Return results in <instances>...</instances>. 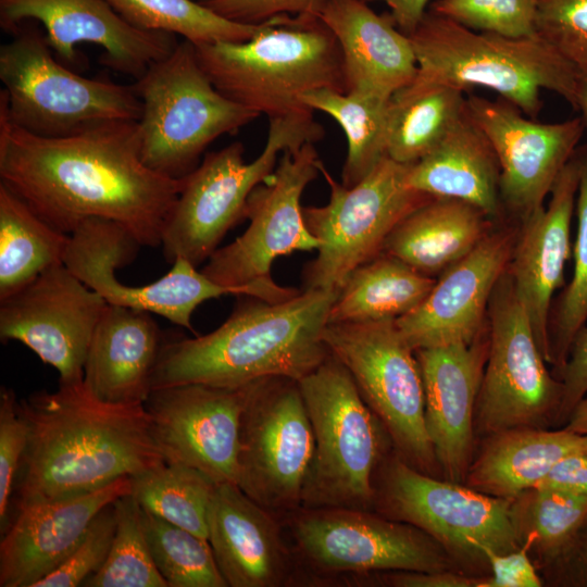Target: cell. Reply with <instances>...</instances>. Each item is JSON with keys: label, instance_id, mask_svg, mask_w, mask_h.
Returning <instances> with one entry per match:
<instances>
[{"label": "cell", "instance_id": "6da1fadb", "mask_svg": "<svg viewBox=\"0 0 587 587\" xmlns=\"http://www.w3.org/2000/svg\"><path fill=\"white\" fill-rule=\"evenodd\" d=\"M0 177L62 233L71 235L88 218H104L147 247L161 245L183 186V178L166 177L143 163L137 122L40 137L14 125L1 109Z\"/></svg>", "mask_w": 587, "mask_h": 587}, {"label": "cell", "instance_id": "7a4b0ae2", "mask_svg": "<svg viewBox=\"0 0 587 587\" xmlns=\"http://www.w3.org/2000/svg\"><path fill=\"white\" fill-rule=\"evenodd\" d=\"M28 442L18 471L16 507L88 494L165 462L145 404L93 397L83 380L59 382L18 401Z\"/></svg>", "mask_w": 587, "mask_h": 587}, {"label": "cell", "instance_id": "3957f363", "mask_svg": "<svg viewBox=\"0 0 587 587\" xmlns=\"http://www.w3.org/2000/svg\"><path fill=\"white\" fill-rule=\"evenodd\" d=\"M339 290L300 289L278 302L246 295L213 332L164 340L151 391L185 384L237 388L271 376L300 380L329 355L322 335Z\"/></svg>", "mask_w": 587, "mask_h": 587}, {"label": "cell", "instance_id": "277c9868", "mask_svg": "<svg viewBox=\"0 0 587 587\" xmlns=\"http://www.w3.org/2000/svg\"><path fill=\"white\" fill-rule=\"evenodd\" d=\"M195 49L221 93L268 118L310 110L301 101L308 91L346 92L337 39L313 15H280L265 22L249 40Z\"/></svg>", "mask_w": 587, "mask_h": 587}, {"label": "cell", "instance_id": "5b68a950", "mask_svg": "<svg viewBox=\"0 0 587 587\" xmlns=\"http://www.w3.org/2000/svg\"><path fill=\"white\" fill-rule=\"evenodd\" d=\"M408 36L417 61L416 79L464 91L488 88L532 118L541 110L542 90L575 108L580 73L537 34L476 32L427 11Z\"/></svg>", "mask_w": 587, "mask_h": 587}, {"label": "cell", "instance_id": "8992f818", "mask_svg": "<svg viewBox=\"0 0 587 587\" xmlns=\"http://www.w3.org/2000/svg\"><path fill=\"white\" fill-rule=\"evenodd\" d=\"M268 120L267 139L253 161H245L243 145L235 141L207 153L183 178L161 238L167 262L184 258L198 267L209 260L227 232L246 218L250 193L273 173L279 153L325 135L312 110Z\"/></svg>", "mask_w": 587, "mask_h": 587}, {"label": "cell", "instance_id": "52a82bcc", "mask_svg": "<svg viewBox=\"0 0 587 587\" xmlns=\"http://www.w3.org/2000/svg\"><path fill=\"white\" fill-rule=\"evenodd\" d=\"M298 383L314 435L301 507L373 511L374 476L387 455L388 433L330 352Z\"/></svg>", "mask_w": 587, "mask_h": 587}, {"label": "cell", "instance_id": "ba28073f", "mask_svg": "<svg viewBox=\"0 0 587 587\" xmlns=\"http://www.w3.org/2000/svg\"><path fill=\"white\" fill-rule=\"evenodd\" d=\"M133 87L141 101L137 121L141 159L173 179L191 173L213 140L236 134L261 115L213 86L188 40L151 64Z\"/></svg>", "mask_w": 587, "mask_h": 587}, {"label": "cell", "instance_id": "9c48e42d", "mask_svg": "<svg viewBox=\"0 0 587 587\" xmlns=\"http://www.w3.org/2000/svg\"><path fill=\"white\" fill-rule=\"evenodd\" d=\"M283 522L298 586H341L349 578L391 571L449 570L447 551L429 535L372 510L300 507Z\"/></svg>", "mask_w": 587, "mask_h": 587}, {"label": "cell", "instance_id": "30bf717a", "mask_svg": "<svg viewBox=\"0 0 587 587\" xmlns=\"http://www.w3.org/2000/svg\"><path fill=\"white\" fill-rule=\"evenodd\" d=\"M0 47V109L17 127L61 137L109 122H137L133 85L84 77L60 62L38 28L21 24Z\"/></svg>", "mask_w": 587, "mask_h": 587}, {"label": "cell", "instance_id": "8fae6325", "mask_svg": "<svg viewBox=\"0 0 587 587\" xmlns=\"http://www.w3.org/2000/svg\"><path fill=\"white\" fill-rule=\"evenodd\" d=\"M410 165L386 155L361 182L346 187L320 161L330 196L323 207H302L305 225L320 248L303 267L301 290L340 289L357 267L383 251L386 238L405 215L432 199L408 185Z\"/></svg>", "mask_w": 587, "mask_h": 587}, {"label": "cell", "instance_id": "7c38bea8", "mask_svg": "<svg viewBox=\"0 0 587 587\" xmlns=\"http://www.w3.org/2000/svg\"><path fill=\"white\" fill-rule=\"evenodd\" d=\"M322 338L382 422L396 454L435 476L439 466L425 426L421 369L396 320L327 323Z\"/></svg>", "mask_w": 587, "mask_h": 587}, {"label": "cell", "instance_id": "4fadbf2b", "mask_svg": "<svg viewBox=\"0 0 587 587\" xmlns=\"http://www.w3.org/2000/svg\"><path fill=\"white\" fill-rule=\"evenodd\" d=\"M510 500L440 480L387 454L374 476L373 511L423 530L446 551L465 558L520 548Z\"/></svg>", "mask_w": 587, "mask_h": 587}, {"label": "cell", "instance_id": "5bb4252c", "mask_svg": "<svg viewBox=\"0 0 587 587\" xmlns=\"http://www.w3.org/2000/svg\"><path fill=\"white\" fill-rule=\"evenodd\" d=\"M313 451L298 380L271 376L251 383L240 415L236 485L283 517L301 507Z\"/></svg>", "mask_w": 587, "mask_h": 587}, {"label": "cell", "instance_id": "9a60e30c", "mask_svg": "<svg viewBox=\"0 0 587 587\" xmlns=\"http://www.w3.org/2000/svg\"><path fill=\"white\" fill-rule=\"evenodd\" d=\"M139 247L141 245L117 223L92 217L70 235L63 263L108 304L158 314L193 334L191 315L209 299L226 295L260 299L271 296V288L263 283L223 286L184 258H176L171 271L151 284L128 286L120 283L115 270L132 263Z\"/></svg>", "mask_w": 587, "mask_h": 587}, {"label": "cell", "instance_id": "2e32d148", "mask_svg": "<svg viewBox=\"0 0 587 587\" xmlns=\"http://www.w3.org/2000/svg\"><path fill=\"white\" fill-rule=\"evenodd\" d=\"M490 336L477 399V425L491 435L555 422L562 384L546 367L511 275L498 280L488 307Z\"/></svg>", "mask_w": 587, "mask_h": 587}, {"label": "cell", "instance_id": "e0dca14e", "mask_svg": "<svg viewBox=\"0 0 587 587\" xmlns=\"http://www.w3.org/2000/svg\"><path fill=\"white\" fill-rule=\"evenodd\" d=\"M320 161L314 142L285 150L273 173L247 200L248 228L233 242L216 249L201 272L227 287L271 282L276 258L317 250L320 241L305 225L300 199L317 177Z\"/></svg>", "mask_w": 587, "mask_h": 587}, {"label": "cell", "instance_id": "ac0fdd59", "mask_svg": "<svg viewBox=\"0 0 587 587\" xmlns=\"http://www.w3.org/2000/svg\"><path fill=\"white\" fill-rule=\"evenodd\" d=\"M107 305L60 263L0 299V338L25 345L59 372V382L83 380L89 345Z\"/></svg>", "mask_w": 587, "mask_h": 587}, {"label": "cell", "instance_id": "d6986e66", "mask_svg": "<svg viewBox=\"0 0 587 587\" xmlns=\"http://www.w3.org/2000/svg\"><path fill=\"white\" fill-rule=\"evenodd\" d=\"M250 384L237 388L185 384L152 390L143 404L165 462L196 469L216 484H236L240 415Z\"/></svg>", "mask_w": 587, "mask_h": 587}, {"label": "cell", "instance_id": "ffe728a7", "mask_svg": "<svg viewBox=\"0 0 587 587\" xmlns=\"http://www.w3.org/2000/svg\"><path fill=\"white\" fill-rule=\"evenodd\" d=\"M471 116L489 139L500 167V200L525 218L544 205L583 136L582 117L541 123L505 100L467 98Z\"/></svg>", "mask_w": 587, "mask_h": 587}, {"label": "cell", "instance_id": "44dd1931", "mask_svg": "<svg viewBox=\"0 0 587 587\" xmlns=\"http://www.w3.org/2000/svg\"><path fill=\"white\" fill-rule=\"evenodd\" d=\"M0 20L12 33L25 22L40 23L65 65L77 63L78 43L99 46L102 64L135 79L178 43L174 34L130 25L105 0H0Z\"/></svg>", "mask_w": 587, "mask_h": 587}, {"label": "cell", "instance_id": "7402d4cb", "mask_svg": "<svg viewBox=\"0 0 587 587\" xmlns=\"http://www.w3.org/2000/svg\"><path fill=\"white\" fill-rule=\"evenodd\" d=\"M208 540L228 587L298 586V566L283 517L235 483L216 484L208 512Z\"/></svg>", "mask_w": 587, "mask_h": 587}, {"label": "cell", "instance_id": "603a6c76", "mask_svg": "<svg viewBox=\"0 0 587 587\" xmlns=\"http://www.w3.org/2000/svg\"><path fill=\"white\" fill-rule=\"evenodd\" d=\"M510 257L508 237L494 234L445 270L425 299L396 320L411 348L416 351L478 338L492 291Z\"/></svg>", "mask_w": 587, "mask_h": 587}, {"label": "cell", "instance_id": "cb8c5ba5", "mask_svg": "<svg viewBox=\"0 0 587 587\" xmlns=\"http://www.w3.org/2000/svg\"><path fill=\"white\" fill-rule=\"evenodd\" d=\"M478 338L415 351L421 369L425 426L441 473L465 483L474 455L475 407L487 359Z\"/></svg>", "mask_w": 587, "mask_h": 587}, {"label": "cell", "instance_id": "d4e9b609", "mask_svg": "<svg viewBox=\"0 0 587 587\" xmlns=\"http://www.w3.org/2000/svg\"><path fill=\"white\" fill-rule=\"evenodd\" d=\"M132 487L125 476L88 494L18 507L0 542V587H35L68 558L98 513Z\"/></svg>", "mask_w": 587, "mask_h": 587}, {"label": "cell", "instance_id": "484cf974", "mask_svg": "<svg viewBox=\"0 0 587 587\" xmlns=\"http://www.w3.org/2000/svg\"><path fill=\"white\" fill-rule=\"evenodd\" d=\"M579 148L557 178L547 207L523 218L511 278L532 326L538 349L552 363L549 312L554 291L563 283L571 251V223L579 184Z\"/></svg>", "mask_w": 587, "mask_h": 587}, {"label": "cell", "instance_id": "4316f807", "mask_svg": "<svg viewBox=\"0 0 587 587\" xmlns=\"http://www.w3.org/2000/svg\"><path fill=\"white\" fill-rule=\"evenodd\" d=\"M335 36L347 91L390 98L416 77L411 40L363 0H325L314 14Z\"/></svg>", "mask_w": 587, "mask_h": 587}, {"label": "cell", "instance_id": "83f0119b", "mask_svg": "<svg viewBox=\"0 0 587 587\" xmlns=\"http://www.w3.org/2000/svg\"><path fill=\"white\" fill-rule=\"evenodd\" d=\"M148 311L108 304L87 353L83 383L97 399L124 405L143 404L164 342Z\"/></svg>", "mask_w": 587, "mask_h": 587}, {"label": "cell", "instance_id": "f1b7e54d", "mask_svg": "<svg viewBox=\"0 0 587 587\" xmlns=\"http://www.w3.org/2000/svg\"><path fill=\"white\" fill-rule=\"evenodd\" d=\"M407 182L432 198L467 202L486 216H497L500 210L498 159L469 108L434 150L410 165Z\"/></svg>", "mask_w": 587, "mask_h": 587}, {"label": "cell", "instance_id": "f546056e", "mask_svg": "<svg viewBox=\"0 0 587 587\" xmlns=\"http://www.w3.org/2000/svg\"><path fill=\"white\" fill-rule=\"evenodd\" d=\"M587 454V435L565 427H522L489 435L469 470L466 486L512 500L532 489L562 459Z\"/></svg>", "mask_w": 587, "mask_h": 587}, {"label": "cell", "instance_id": "4dcf8cb0", "mask_svg": "<svg viewBox=\"0 0 587 587\" xmlns=\"http://www.w3.org/2000/svg\"><path fill=\"white\" fill-rule=\"evenodd\" d=\"M476 207L451 198H432L405 215L386 238L383 251L422 274L444 272L486 236Z\"/></svg>", "mask_w": 587, "mask_h": 587}, {"label": "cell", "instance_id": "1f68e13d", "mask_svg": "<svg viewBox=\"0 0 587 587\" xmlns=\"http://www.w3.org/2000/svg\"><path fill=\"white\" fill-rule=\"evenodd\" d=\"M465 92L416 78L396 91L390 99L386 155L413 164L428 154L467 111Z\"/></svg>", "mask_w": 587, "mask_h": 587}, {"label": "cell", "instance_id": "d6a6232c", "mask_svg": "<svg viewBox=\"0 0 587 587\" xmlns=\"http://www.w3.org/2000/svg\"><path fill=\"white\" fill-rule=\"evenodd\" d=\"M435 279L380 252L357 267L341 286L328 323L397 320L413 311Z\"/></svg>", "mask_w": 587, "mask_h": 587}, {"label": "cell", "instance_id": "836d02e7", "mask_svg": "<svg viewBox=\"0 0 587 587\" xmlns=\"http://www.w3.org/2000/svg\"><path fill=\"white\" fill-rule=\"evenodd\" d=\"M68 241L0 182V299L63 263Z\"/></svg>", "mask_w": 587, "mask_h": 587}, {"label": "cell", "instance_id": "e575fe53", "mask_svg": "<svg viewBox=\"0 0 587 587\" xmlns=\"http://www.w3.org/2000/svg\"><path fill=\"white\" fill-rule=\"evenodd\" d=\"M390 98L369 92L319 88L305 92L302 103L334 118L345 132L348 152L341 184L352 187L386 157Z\"/></svg>", "mask_w": 587, "mask_h": 587}, {"label": "cell", "instance_id": "d590c367", "mask_svg": "<svg viewBox=\"0 0 587 587\" xmlns=\"http://www.w3.org/2000/svg\"><path fill=\"white\" fill-rule=\"evenodd\" d=\"M132 486L142 509L208 539V512L216 483L202 472L163 462L133 476Z\"/></svg>", "mask_w": 587, "mask_h": 587}, {"label": "cell", "instance_id": "8d00e7d4", "mask_svg": "<svg viewBox=\"0 0 587 587\" xmlns=\"http://www.w3.org/2000/svg\"><path fill=\"white\" fill-rule=\"evenodd\" d=\"M130 25L179 35L195 46L242 42L264 25L229 21L196 0H105Z\"/></svg>", "mask_w": 587, "mask_h": 587}, {"label": "cell", "instance_id": "74e56055", "mask_svg": "<svg viewBox=\"0 0 587 587\" xmlns=\"http://www.w3.org/2000/svg\"><path fill=\"white\" fill-rule=\"evenodd\" d=\"M510 512L520 541L535 542L542 552L555 557L586 525L587 496L532 488L511 500Z\"/></svg>", "mask_w": 587, "mask_h": 587}, {"label": "cell", "instance_id": "f35d334b", "mask_svg": "<svg viewBox=\"0 0 587 587\" xmlns=\"http://www.w3.org/2000/svg\"><path fill=\"white\" fill-rule=\"evenodd\" d=\"M155 566L168 587H228L208 539L141 508Z\"/></svg>", "mask_w": 587, "mask_h": 587}, {"label": "cell", "instance_id": "ab89813d", "mask_svg": "<svg viewBox=\"0 0 587 587\" xmlns=\"http://www.w3.org/2000/svg\"><path fill=\"white\" fill-rule=\"evenodd\" d=\"M116 526L108 558L84 587H168L153 561L141 507L133 494L113 502Z\"/></svg>", "mask_w": 587, "mask_h": 587}, {"label": "cell", "instance_id": "60d3db41", "mask_svg": "<svg viewBox=\"0 0 587 587\" xmlns=\"http://www.w3.org/2000/svg\"><path fill=\"white\" fill-rule=\"evenodd\" d=\"M579 153L574 271L560 298L550 337L552 364L558 370L565 363L575 336L587 321V146L579 147Z\"/></svg>", "mask_w": 587, "mask_h": 587}, {"label": "cell", "instance_id": "b9f144b4", "mask_svg": "<svg viewBox=\"0 0 587 587\" xmlns=\"http://www.w3.org/2000/svg\"><path fill=\"white\" fill-rule=\"evenodd\" d=\"M428 11L476 32L535 34L536 0H436Z\"/></svg>", "mask_w": 587, "mask_h": 587}, {"label": "cell", "instance_id": "7bdbcfd3", "mask_svg": "<svg viewBox=\"0 0 587 587\" xmlns=\"http://www.w3.org/2000/svg\"><path fill=\"white\" fill-rule=\"evenodd\" d=\"M535 34L587 74V0H536Z\"/></svg>", "mask_w": 587, "mask_h": 587}, {"label": "cell", "instance_id": "ee69618b", "mask_svg": "<svg viewBox=\"0 0 587 587\" xmlns=\"http://www.w3.org/2000/svg\"><path fill=\"white\" fill-rule=\"evenodd\" d=\"M113 503L102 509L68 558L35 587H77L104 564L115 533Z\"/></svg>", "mask_w": 587, "mask_h": 587}, {"label": "cell", "instance_id": "f6af8a7d", "mask_svg": "<svg viewBox=\"0 0 587 587\" xmlns=\"http://www.w3.org/2000/svg\"><path fill=\"white\" fill-rule=\"evenodd\" d=\"M28 442V426L20 413L15 392L0 391V526L5 529L8 510L23 455Z\"/></svg>", "mask_w": 587, "mask_h": 587}, {"label": "cell", "instance_id": "bcb514c9", "mask_svg": "<svg viewBox=\"0 0 587 587\" xmlns=\"http://www.w3.org/2000/svg\"><path fill=\"white\" fill-rule=\"evenodd\" d=\"M325 0H207L210 10L229 21L258 25L280 15H313Z\"/></svg>", "mask_w": 587, "mask_h": 587}, {"label": "cell", "instance_id": "7dc6e473", "mask_svg": "<svg viewBox=\"0 0 587 587\" xmlns=\"http://www.w3.org/2000/svg\"><path fill=\"white\" fill-rule=\"evenodd\" d=\"M562 399L555 423L565 424L577 403L587 395V327L574 338L565 363L558 370Z\"/></svg>", "mask_w": 587, "mask_h": 587}, {"label": "cell", "instance_id": "c3c4849f", "mask_svg": "<svg viewBox=\"0 0 587 587\" xmlns=\"http://www.w3.org/2000/svg\"><path fill=\"white\" fill-rule=\"evenodd\" d=\"M530 544L523 542V547L508 553L488 551L486 561L489 563L492 576L489 577V587H539L540 578L535 572L527 557Z\"/></svg>", "mask_w": 587, "mask_h": 587}, {"label": "cell", "instance_id": "681fc988", "mask_svg": "<svg viewBox=\"0 0 587 587\" xmlns=\"http://www.w3.org/2000/svg\"><path fill=\"white\" fill-rule=\"evenodd\" d=\"M366 577L375 580L367 582L365 586L369 583H384L394 587H489V577H469L449 570L435 572L391 571L383 575L382 573H373L349 578L342 583V586H346L352 579Z\"/></svg>", "mask_w": 587, "mask_h": 587}, {"label": "cell", "instance_id": "f907efd6", "mask_svg": "<svg viewBox=\"0 0 587 587\" xmlns=\"http://www.w3.org/2000/svg\"><path fill=\"white\" fill-rule=\"evenodd\" d=\"M534 488H549L587 496V454L577 453L562 459Z\"/></svg>", "mask_w": 587, "mask_h": 587}, {"label": "cell", "instance_id": "816d5d0a", "mask_svg": "<svg viewBox=\"0 0 587 587\" xmlns=\"http://www.w3.org/2000/svg\"><path fill=\"white\" fill-rule=\"evenodd\" d=\"M365 2L382 1L390 9V17L396 26L407 35L419 26L429 0H363Z\"/></svg>", "mask_w": 587, "mask_h": 587}, {"label": "cell", "instance_id": "f5cc1de1", "mask_svg": "<svg viewBox=\"0 0 587 587\" xmlns=\"http://www.w3.org/2000/svg\"><path fill=\"white\" fill-rule=\"evenodd\" d=\"M564 425L571 432L587 435V395L577 403Z\"/></svg>", "mask_w": 587, "mask_h": 587}, {"label": "cell", "instance_id": "db71d44e", "mask_svg": "<svg viewBox=\"0 0 587 587\" xmlns=\"http://www.w3.org/2000/svg\"><path fill=\"white\" fill-rule=\"evenodd\" d=\"M575 109L582 112V118L587 126V74H580Z\"/></svg>", "mask_w": 587, "mask_h": 587}, {"label": "cell", "instance_id": "11a10c76", "mask_svg": "<svg viewBox=\"0 0 587 587\" xmlns=\"http://www.w3.org/2000/svg\"><path fill=\"white\" fill-rule=\"evenodd\" d=\"M585 561H586V565H587V549H586V553H585Z\"/></svg>", "mask_w": 587, "mask_h": 587}, {"label": "cell", "instance_id": "9f6ffc18", "mask_svg": "<svg viewBox=\"0 0 587 587\" xmlns=\"http://www.w3.org/2000/svg\"><path fill=\"white\" fill-rule=\"evenodd\" d=\"M196 1H199V2H204V1H207V0H196Z\"/></svg>", "mask_w": 587, "mask_h": 587}]
</instances>
